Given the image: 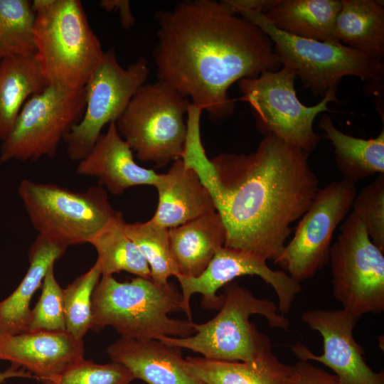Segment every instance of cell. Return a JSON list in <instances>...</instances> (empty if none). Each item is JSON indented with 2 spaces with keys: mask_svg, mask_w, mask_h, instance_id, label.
Returning <instances> with one entry per match:
<instances>
[{
  "mask_svg": "<svg viewBox=\"0 0 384 384\" xmlns=\"http://www.w3.org/2000/svg\"><path fill=\"white\" fill-rule=\"evenodd\" d=\"M223 302L210 320L195 323V333L187 337L163 336L161 343L186 348L214 361L247 362L271 346L269 337L250 321L253 314L263 316L271 328L289 330V320L272 301L259 299L235 282L223 287Z\"/></svg>",
  "mask_w": 384,
  "mask_h": 384,
  "instance_id": "5b68a950",
  "label": "cell"
},
{
  "mask_svg": "<svg viewBox=\"0 0 384 384\" xmlns=\"http://www.w3.org/2000/svg\"><path fill=\"white\" fill-rule=\"evenodd\" d=\"M183 366L204 384H291L292 366L281 362L272 346L247 362L187 356Z\"/></svg>",
  "mask_w": 384,
  "mask_h": 384,
  "instance_id": "44dd1931",
  "label": "cell"
},
{
  "mask_svg": "<svg viewBox=\"0 0 384 384\" xmlns=\"http://www.w3.org/2000/svg\"><path fill=\"white\" fill-rule=\"evenodd\" d=\"M159 80L190 98L214 123L233 114L230 86L281 68L270 37L220 2L187 0L155 14Z\"/></svg>",
  "mask_w": 384,
  "mask_h": 384,
  "instance_id": "6da1fadb",
  "label": "cell"
},
{
  "mask_svg": "<svg viewBox=\"0 0 384 384\" xmlns=\"http://www.w3.org/2000/svg\"><path fill=\"white\" fill-rule=\"evenodd\" d=\"M85 104V87L70 90L49 84L31 96L2 142L0 164L55 157L60 142L81 119Z\"/></svg>",
  "mask_w": 384,
  "mask_h": 384,
  "instance_id": "30bf717a",
  "label": "cell"
},
{
  "mask_svg": "<svg viewBox=\"0 0 384 384\" xmlns=\"http://www.w3.org/2000/svg\"><path fill=\"white\" fill-rule=\"evenodd\" d=\"M261 28L271 39L282 67L289 68L304 87L324 97L337 89L341 79L356 76L372 84H383L384 63L342 43L303 38L275 28L263 14L243 11L238 14Z\"/></svg>",
  "mask_w": 384,
  "mask_h": 384,
  "instance_id": "8992f818",
  "label": "cell"
},
{
  "mask_svg": "<svg viewBox=\"0 0 384 384\" xmlns=\"http://www.w3.org/2000/svg\"><path fill=\"white\" fill-rule=\"evenodd\" d=\"M127 223L117 211L108 223L90 242L97 251L102 276L127 272L149 279V266L134 242L125 233Z\"/></svg>",
  "mask_w": 384,
  "mask_h": 384,
  "instance_id": "4316f807",
  "label": "cell"
},
{
  "mask_svg": "<svg viewBox=\"0 0 384 384\" xmlns=\"http://www.w3.org/2000/svg\"><path fill=\"white\" fill-rule=\"evenodd\" d=\"M295 79L286 67L242 79L238 81L240 100L249 104L257 128L264 136L273 134L309 154L320 142L314 121L319 113L329 111V102L337 101V89L329 90L318 104L308 107L297 97Z\"/></svg>",
  "mask_w": 384,
  "mask_h": 384,
  "instance_id": "9c48e42d",
  "label": "cell"
},
{
  "mask_svg": "<svg viewBox=\"0 0 384 384\" xmlns=\"http://www.w3.org/2000/svg\"><path fill=\"white\" fill-rule=\"evenodd\" d=\"M106 351L112 361L147 384H204L185 368L181 348L160 341L119 337Z\"/></svg>",
  "mask_w": 384,
  "mask_h": 384,
  "instance_id": "ac0fdd59",
  "label": "cell"
},
{
  "mask_svg": "<svg viewBox=\"0 0 384 384\" xmlns=\"http://www.w3.org/2000/svg\"><path fill=\"white\" fill-rule=\"evenodd\" d=\"M257 275L270 284L278 299V311L284 315L289 312L296 296L301 291V284L282 270H273L267 260L251 252L222 247L205 270L198 277L177 275L182 295V303L187 319L192 320L190 300L194 294H201V306L207 309L219 310L223 295L218 289L237 277Z\"/></svg>",
  "mask_w": 384,
  "mask_h": 384,
  "instance_id": "5bb4252c",
  "label": "cell"
},
{
  "mask_svg": "<svg viewBox=\"0 0 384 384\" xmlns=\"http://www.w3.org/2000/svg\"><path fill=\"white\" fill-rule=\"evenodd\" d=\"M35 12L28 0H0V61L20 55L35 57Z\"/></svg>",
  "mask_w": 384,
  "mask_h": 384,
  "instance_id": "83f0119b",
  "label": "cell"
},
{
  "mask_svg": "<svg viewBox=\"0 0 384 384\" xmlns=\"http://www.w3.org/2000/svg\"><path fill=\"white\" fill-rule=\"evenodd\" d=\"M11 378H34L28 371L22 368H15L10 366L4 371L0 372V383Z\"/></svg>",
  "mask_w": 384,
  "mask_h": 384,
  "instance_id": "8d00e7d4",
  "label": "cell"
},
{
  "mask_svg": "<svg viewBox=\"0 0 384 384\" xmlns=\"http://www.w3.org/2000/svg\"><path fill=\"white\" fill-rule=\"evenodd\" d=\"M18 193L38 235L66 247L90 243L117 211L100 185L78 192L25 178Z\"/></svg>",
  "mask_w": 384,
  "mask_h": 384,
  "instance_id": "52a82bcc",
  "label": "cell"
},
{
  "mask_svg": "<svg viewBox=\"0 0 384 384\" xmlns=\"http://www.w3.org/2000/svg\"><path fill=\"white\" fill-rule=\"evenodd\" d=\"M33 36L38 63L50 85L85 87L105 51L79 0H34Z\"/></svg>",
  "mask_w": 384,
  "mask_h": 384,
  "instance_id": "277c9868",
  "label": "cell"
},
{
  "mask_svg": "<svg viewBox=\"0 0 384 384\" xmlns=\"http://www.w3.org/2000/svg\"><path fill=\"white\" fill-rule=\"evenodd\" d=\"M334 34L341 43L382 60L384 56L383 1L341 0Z\"/></svg>",
  "mask_w": 384,
  "mask_h": 384,
  "instance_id": "cb8c5ba5",
  "label": "cell"
},
{
  "mask_svg": "<svg viewBox=\"0 0 384 384\" xmlns=\"http://www.w3.org/2000/svg\"><path fill=\"white\" fill-rule=\"evenodd\" d=\"M67 248L37 235L29 248V267L25 276L14 291L0 302V336L28 331L31 299L42 285L49 268Z\"/></svg>",
  "mask_w": 384,
  "mask_h": 384,
  "instance_id": "ffe728a7",
  "label": "cell"
},
{
  "mask_svg": "<svg viewBox=\"0 0 384 384\" xmlns=\"http://www.w3.org/2000/svg\"><path fill=\"white\" fill-rule=\"evenodd\" d=\"M351 211L361 220L371 241L384 251V174L356 193Z\"/></svg>",
  "mask_w": 384,
  "mask_h": 384,
  "instance_id": "d6a6232c",
  "label": "cell"
},
{
  "mask_svg": "<svg viewBox=\"0 0 384 384\" xmlns=\"http://www.w3.org/2000/svg\"><path fill=\"white\" fill-rule=\"evenodd\" d=\"M149 73V63L144 57L124 68L114 48L105 52L85 86L83 115L63 139L71 160L80 161L89 154L103 127L116 122Z\"/></svg>",
  "mask_w": 384,
  "mask_h": 384,
  "instance_id": "7c38bea8",
  "label": "cell"
},
{
  "mask_svg": "<svg viewBox=\"0 0 384 384\" xmlns=\"http://www.w3.org/2000/svg\"><path fill=\"white\" fill-rule=\"evenodd\" d=\"M190 101L169 84L142 85L116 121L117 129L138 159L162 167L181 159Z\"/></svg>",
  "mask_w": 384,
  "mask_h": 384,
  "instance_id": "ba28073f",
  "label": "cell"
},
{
  "mask_svg": "<svg viewBox=\"0 0 384 384\" xmlns=\"http://www.w3.org/2000/svg\"><path fill=\"white\" fill-rule=\"evenodd\" d=\"M319 127L333 145L336 166L343 180L356 184L374 174H384L383 128L375 138H357L338 130L326 114Z\"/></svg>",
  "mask_w": 384,
  "mask_h": 384,
  "instance_id": "d4e9b609",
  "label": "cell"
},
{
  "mask_svg": "<svg viewBox=\"0 0 384 384\" xmlns=\"http://www.w3.org/2000/svg\"><path fill=\"white\" fill-rule=\"evenodd\" d=\"M291 384H341L335 375L317 368L309 361H299L292 366Z\"/></svg>",
  "mask_w": 384,
  "mask_h": 384,
  "instance_id": "836d02e7",
  "label": "cell"
},
{
  "mask_svg": "<svg viewBox=\"0 0 384 384\" xmlns=\"http://www.w3.org/2000/svg\"><path fill=\"white\" fill-rule=\"evenodd\" d=\"M331 245L329 263L335 299L343 309L361 316L384 310V255L351 211Z\"/></svg>",
  "mask_w": 384,
  "mask_h": 384,
  "instance_id": "8fae6325",
  "label": "cell"
},
{
  "mask_svg": "<svg viewBox=\"0 0 384 384\" xmlns=\"http://www.w3.org/2000/svg\"><path fill=\"white\" fill-rule=\"evenodd\" d=\"M356 193V184L343 179L319 188L279 264L296 282L312 278L329 263L333 234L351 212Z\"/></svg>",
  "mask_w": 384,
  "mask_h": 384,
  "instance_id": "4fadbf2b",
  "label": "cell"
},
{
  "mask_svg": "<svg viewBox=\"0 0 384 384\" xmlns=\"http://www.w3.org/2000/svg\"><path fill=\"white\" fill-rule=\"evenodd\" d=\"M155 187L159 201L151 220L166 229L216 211L209 191L181 159L174 161L166 174H159Z\"/></svg>",
  "mask_w": 384,
  "mask_h": 384,
  "instance_id": "d6986e66",
  "label": "cell"
},
{
  "mask_svg": "<svg viewBox=\"0 0 384 384\" xmlns=\"http://www.w3.org/2000/svg\"><path fill=\"white\" fill-rule=\"evenodd\" d=\"M48 82L35 57L15 55L0 61V139L3 142L27 100Z\"/></svg>",
  "mask_w": 384,
  "mask_h": 384,
  "instance_id": "484cf974",
  "label": "cell"
},
{
  "mask_svg": "<svg viewBox=\"0 0 384 384\" xmlns=\"http://www.w3.org/2000/svg\"><path fill=\"white\" fill-rule=\"evenodd\" d=\"M360 319L345 309H311L302 314V320L313 331L320 333L324 351L313 353L298 342L290 346L299 361H315L331 368L341 384H384L383 370L375 372L364 357L365 351L353 337Z\"/></svg>",
  "mask_w": 384,
  "mask_h": 384,
  "instance_id": "9a60e30c",
  "label": "cell"
},
{
  "mask_svg": "<svg viewBox=\"0 0 384 384\" xmlns=\"http://www.w3.org/2000/svg\"><path fill=\"white\" fill-rule=\"evenodd\" d=\"M276 0H225L221 3L232 14H238L243 11H252L265 14Z\"/></svg>",
  "mask_w": 384,
  "mask_h": 384,
  "instance_id": "e575fe53",
  "label": "cell"
},
{
  "mask_svg": "<svg viewBox=\"0 0 384 384\" xmlns=\"http://www.w3.org/2000/svg\"><path fill=\"white\" fill-rule=\"evenodd\" d=\"M174 312H184L181 293L173 283L161 284L151 278L122 282L101 276L92 296V329L111 326L120 337L158 340L193 335L195 322L169 316Z\"/></svg>",
  "mask_w": 384,
  "mask_h": 384,
  "instance_id": "3957f363",
  "label": "cell"
},
{
  "mask_svg": "<svg viewBox=\"0 0 384 384\" xmlns=\"http://www.w3.org/2000/svg\"><path fill=\"white\" fill-rule=\"evenodd\" d=\"M100 6L107 11H119L122 26L125 29L131 28L135 23L130 3L127 0H102Z\"/></svg>",
  "mask_w": 384,
  "mask_h": 384,
  "instance_id": "d590c367",
  "label": "cell"
},
{
  "mask_svg": "<svg viewBox=\"0 0 384 384\" xmlns=\"http://www.w3.org/2000/svg\"><path fill=\"white\" fill-rule=\"evenodd\" d=\"M83 339L68 331H33L0 336V360L42 381L57 376L84 358Z\"/></svg>",
  "mask_w": 384,
  "mask_h": 384,
  "instance_id": "2e32d148",
  "label": "cell"
},
{
  "mask_svg": "<svg viewBox=\"0 0 384 384\" xmlns=\"http://www.w3.org/2000/svg\"><path fill=\"white\" fill-rule=\"evenodd\" d=\"M134 380L124 366L110 362L97 363L84 358L60 375L41 381L42 384H129Z\"/></svg>",
  "mask_w": 384,
  "mask_h": 384,
  "instance_id": "4dcf8cb0",
  "label": "cell"
},
{
  "mask_svg": "<svg viewBox=\"0 0 384 384\" xmlns=\"http://www.w3.org/2000/svg\"><path fill=\"white\" fill-rule=\"evenodd\" d=\"M340 0H276L264 16L277 29L297 37L339 43L334 37Z\"/></svg>",
  "mask_w": 384,
  "mask_h": 384,
  "instance_id": "603a6c76",
  "label": "cell"
},
{
  "mask_svg": "<svg viewBox=\"0 0 384 384\" xmlns=\"http://www.w3.org/2000/svg\"><path fill=\"white\" fill-rule=\"evenodd\" d=\"M66 331L63 289L58 284L52 265L44 277L38 302L31 312L28 331Z\"/></svg>",
  "mask_w": 384,
  "mask_h": 384,
  "instance_id": "1f68e13d",
  "label": "cell"
},
{
  "mask_svg": "<svg viewBox=\"0 0 384 384\" xmlns=\"http://www.w3.org/2000/svg\"><path fill=\"white\" fill-rule=\"evenodd\" d=\"M309 155L267 134L250 154L210 159L215 176L208 191L226 230L225 247L280 264L292 224L320 188Z\"/></svg>",
  "mask_w": 384,
  "mask_h": 384,
  "instance_id": "7a4b0ae2",
  "label": "cell"
},
{
  "mask_svg": "<svg viewBox=\"0 0 384 384\" xmlns=\"http://www.w3.org/2000/svg\"><path fill=\"white\" fill-rule=\"evenodd\" d=\"M101 272L95 262L84 274L63 289V309L66 331L83 339L92 329V296Z\"/></svg>",
  "mask_w": 384,
  "mask_h": 384,
  "instance_id": "f546056e",
  "label": "cell"
},
{
  "mask_svg": "<svg viewBox=\"0 0 384 384\" xmlns=\"http://www.w3.org/2000/svg\"><path fill=\"white\" fill-rule=\"evenodd\" d=\"M125 233L147 262L152 280L163 284L169 282L171 276L179 274L170 245L169 229L150 219L144 223H127Z\"/></svg>",
  "mask_w": 384,
  "mask_h": 384,
  "instance_id": "f1b7e54d",
  "label": "cell"
},
{
  "mask_svg": "<svg viewBox=\"0 0 384 384\" xmlns=\"http://www.w3.org/2000/svg\"><path fill=\"white\" fill-rule=\"evenodd\" d=\"M169 238L179 274L196 277L224 246L226 230L220 215L214 211L169 229Z\"/></svg>",
  "mask_w": 384,
  "mask_h": 384,
  "instance_id": "7402d4cb",
  "label": "cell"
},
{
  "mask_svg": "<svg viewBox=\"0 0 384 384\" xmlns=\"http://www.w3.org/2000/svg\"><path fill=\"white\" fill-rule=\"evenodd\" d=\"M76 172L96 177L99 185L105 186L114 195L133 186H155L159 178L154 170L135 162L132 150L119 134L114 122L108 124L89 154L79 161Z\"/></svg>",
  "mask_w": 384,
  "mask_h": 384,
  "instance_id": "e0dca14e",
  "label": "cell"
}]
</instances>
